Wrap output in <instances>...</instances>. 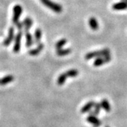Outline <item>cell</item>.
I'll use <instances>...</instances> for the list:
<instances>
[{
  "label": "cell",
  "mask_w": 127,
  "mask_h": 127,
  "mask_svg": "<svg viewBox=\"0 0 127 127\" xmlns=\"http://www.w3.org/2000/svg\"></svg>",
  "instance_id": "23"
},
{
  "label": "cell",
  "mask_w": 127,
  "mask_h": 127,
  "mask_svg": "<svg viewBox=\"0 0 127 127\" xmlns=\"http://www.w3.org/2000/svg\"><path fill=\"white\" fill-rule=\"evenodd\" d=\"M71 53V50L70 48L68 49H60V50H57V55L60 57H62V56H66V55H68L69 54Z\"/></svg>",
  "instance_id": "18"
},
{
  "label": "cell",
  "mask_w": 127,
  "mask_h": 127,
  "mask_svg": "<svg viewBox=\"0 0 127 127\" xmlns=\"http://www.w3.org/2000/svg\"><path fill=\"white\" fill-rule=\"evenodd\" d=\"M25 35H26V47L29 48L31 47L34 42H33V38H32V36L31 34V32H29V31H25Z\"/></svg>",
  "instance_id": "10"
},
{
  "label": "cell",
  "mask_w": 127,
  "mask_h": 127,
  "mask_svg": "<svg viewBox=\"0 0 127 127\" xmlns=\"http://www.w3.org/2000/svg\"><path fill=\"white\" fill-rule=\"evenodd\" d=\"M22 36H23V31H18L15 37V43H14V49H13L14 53H18L20 51L21 41Z\"/></svg>",
  "instance_id": "4"
},
{
  "label": "cell",
  "mask_w": 127,
  "mask_h": 127,
  "mask_svg": "<svg viewBox=\"0 0 127 127\" xmlns=\"http://www.w3.org/2000/svg\"><path fill=\"white\" fill-rule=\"evenodd\" d=\"M14 28L13 26L10 27L9 30V35L8 37L3 42V45L5 47H8L10 45L11 42L14 40Z\"/></svg>",
  "instance_id": "6"
},
{
  "label": "cell",
  "mask_w": 127,
  "mask_h": 127,
  "mask_svg": "<svg viewBox=\"0 0 127 127\" xmlns=\"http://www.w3.org/2000/svg\"><path fill=\"white\" fill-rule=\"evenodd\" d=\"M110 55V50L108 48H105L103 50H98V51H94L87 53L85 56V59L86 60H90L94 58H98L101 57H105L107 55Z\"/></svg>",
  "instance_id": "1"
},
{
  "label": "cell",
  "mask_w": 127,
  "mask_h": 127,
  "mask_svg": "<svg viewBox=\"0 0 127 127\" xmlns=\"http://www.w3.org/2000/svg\"><path fill=\"white\" fill-rule=\"evenodd\" d=\"M23 23L24 24V31H29L30 30V28L32 26L33 21L30 17H26L23 20Z\"/></svg>",
  "instance_id": "14"
},
{
  "label": "cell",
  "mask_w": 127,
  "mask_h": 127,
  "mask_svg": "<svg viewBox=\"0 0 127 127\" xmlns=\"http://www.w3.org/2000/svg\"><path fill=\"white\" fill-rule=\"evenodd\" d=\"M112 9L116 11H119V10H125L127 9V3L125 1H121V2H118L116 3L112 6Z\"/></svg>",
  "instance_id": "12"
},
{
  "label": "cell",
  "mask_w": 127,
  "mask_h": 127,
  "mask_svg": "<svg viewBox=\"0 0 127 127\" xmlns=\"http://www.w3.org/2000/svg\"><path fill=\"white\" fill-rule=\"evenodd\" d=\"M67 42V40H66V39H62V40H59L57 43H56V45H55V47H56V49L57 50H60V49H62L63 48V47L65 45H66V43Z\"/></svg>",
  "instance_id": "20"
},
{
  "label": "cell",
  "mask_w": 127,
  "mask_h": 127,
  "mask_svg": "<svg viewBox=\"0 0 127 127\" xmlns=\"http://www.w3.org/2000/svg\"><path fill=\"white\" fill-rule=\"evenodd\" d=\"M122 1H124V0H122Z\"/></svg>",
  "instance_id": "24"
},
{
  "label": "cell",
  "mask_w": 127,
  "mask_h": 127,
  "mask_svg": "<svg viewBox=\"0 0 127 127\" xmlns=\"http://www.w3.org/2000/svg\"><path fill=\"white\" fill-rule=\"evenodd\" d=\"M42 38V31L40 28H37L35 31V43L39 44Z\"/></svg>",
  "instance_id": "16"
},
{
  "label": "cell",
  "mask_w": 127,
  "mask_h": 127,
  "mask_svg": "<svg viewBox=\"0 0 127 127\" xmlns=\"http://www.w3.org/2000/svg\"><path fill=\"white\" fill-rule=\"evenodd\" d=\"M112 59L111 55H109L105 57H98L96 58L95 60V62H93V65L95 66H100L102 65H103L104 64H107Z\"/></svg>",
  "instance_id": "5"
},
{
  "label": "cell",
  "mask_w": 127,
  "mask_h": 127,
  "mask_svg": "<svg viewBox=\"0 0 127 127\" xmlns=\"http://www.w3.org/2000/svg\"><path fill=\"white\" fill-rule=\"evenodd\" d=\"M65 73H66L68 78L76 77V76H77L78 75V71L76 69H70V70H68V71H67Z\"/></svg>",
  "instance_id": "21"
},
{
  "label": "cell",
  "mask_w": 127,
  "mask_h": 127,
  "mask_svg": "<svg viewBox=\"0 0 127 127\" xmlns=\"http://www.w3.org/2000/svg\"><path fill=\"white\" fill-rule=\"evenodd\" d=\"M94 109L90 112V114L91 115H95V116H97L99 113H100V110L102 109V107H101V104L100 103H95L94 105Z\"/></svg>",
  "instance_id": "17"
},
{
  "label": "cell",
  "mask_w": 127,
  "mask_h": 127,
  "mask_svg": "<svg viewBox=\"0 0 127 127\" xmlns=\"http://www.w3.org/2000/svg\"><path fill=\"white\" fill-rule=\"evenodd\" d=\"M14 77L12 75H8L0 79V86H5L9 83L14 81Z\"/></svg>",
  "instance_id": "11"
},
{
  "label": "cell",
  "mask_w": 127,
  "mask_h": 127,
  "mask_svg": "<svg viewBox=\"0 0 127 127\" xmlns=\"http://www.w3.org/2000/svg\"><path fill=\"white\" fill-rule=\"evenodd\" d=\"M100 104H101L102 108L104 109L105 112H110V110H111V106H110V104H109L108 100H106V99H103V100H101Z\"/></svg>",
  "instance_id": "15"
},
{
  "label": "cell",
  "mask_w": 127,
  "mask_h": 127,
  "mask_svg": "<svg viewBox=\"0 0 127 127\" xmlns=\"http://www.w3.org/2000/svg\"><path fill=\"white\" fill-rule=\"evenodd\" d=\"M67 78H68V76H67V75H66V73H63L60 74L59 76V77H58V78H57V84L59 86H62V85H64V83H65Z\"/></svg>",
  "instance_id": "19"
},
{
  "label": "cell",
  "mask_w": 127,
  "mask_h": 127,
  "mask_svg": "<svg viewBox=\"0 0 127 127\" xmlns=\"http://www.w3.org/2000/svg\"><path fill=\"white\" fill-rule=\"evenodd\" d=\"M16 26L17 27V29L18 31H23L24 29V24H23V21L22 22H18L16 24Z\"/></svg>",
  "instance_id": "22"
},
{
  "label": "cell",
  "mask_w": 127,
  "mask_h": 127,
  "mask_svg": "<svg viewBox=\"0 0 127 127\" xmlns=\"http://www.w3.org/2000/svg\"><path fill=\"white\" fill-rule=\"evenodd\" d=\"M43 48H44V44L42 42H40L39 44H37V47L35 49L28 51V55H31V56H36L40 53L41 51L43 50Z\"/></svg>",
  "instance_id": "8"
},
{
  "label": "cell",
  "mask_w": 127,
  "mask_h": 127,
  "mask_svg": "<svg viewBox=\"0 0 127 127\" xmlns=\"http://www.w3.org/2000/svg\"><path fill=\"white\" fill-rule=\"evenodd\" d=\"M86 120L88 122L91 124L94 127H99L102 124L101 121H100L99 119H97V116H95V115L89 114V116L87 117Z\"/></svg>",
  "instance_id": "7"
},
{
  "label": "cell",
  "mask_w": 127,
  "mask_h": 127,
  "mask_svg": "<svg viewBox=\"0 0 127 127\" xmlns=\"http://www.w3.org/2000/svg\"><path fill=\"white\" fill-rule=\"evenodd\" d=\"M95 104V102L94 101H93V100L89 101L88 103H86V104L82 107L81 109V112L82 114H85L88 112H91V109L94 107Z\"/></svg>",
  "instance_id": "9"
},
{
  "label": "cell",
  "mask_w": 127,
  "mask_h": 127,
  "mask_svg": "<svg viewBox=\"0 0 127 127\" xmlns=\"http://www.w3.org/2000/svg\"><path fill=\"white\" fill-rule=\"evenodd\" d=\"M13 11H14V14H13V18H12V22L14 25H16V23L19 22V18L23 12V8L21 7V5L16 4L14 6Z\"/></svg>",
  "instance_id": "3"
},
{
  "label": "cell",
  "mask_w": 127,
  "mask_h": 127,
  "mask_svg": "<svg viewBox=\"0 0 127 127\" xmlns=\"http://www.w3.org/2000/svg\"><path fill=\"white\" fill-rule=\"evenodd\" d=\"M40 1L46 7L52 10L54 12L57 13V14H60L63 10V8L61 5L57 4L55 2H53L51 0H40Z\"/></svg>",
  "instance_id": "2"
},
{
  "label": "cell",
  "mask_w": 127,
  "mask_h": 127,
  "mask_svg": "<svg viewBox=\"0 0 127 127\" xmlns=\"http://www.w3.org/2000/svg\"><path fill=\"white\" fill-rule=\"evenodd\" d=\"M88 23L91 28L93 31H97L98 30L99 28V25H98V22L97 21V19L94 17H91L89 21H88Z\"/></svg>",
  "instance_id": "13"
}]
</instances>
